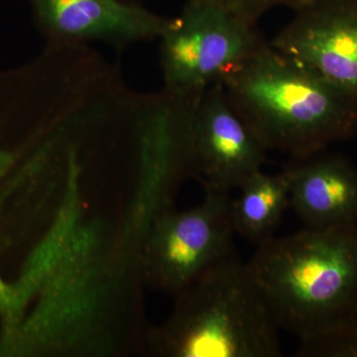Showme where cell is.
I'll return each instance as SVG.
<instances>
[{
	"instance_id": "1",
	"label": "cell",
	"mask_w": 357,
	"mask_h": 357,
	"mask_svg": "<svg viewBox=\"0 0 357 357\" xmlns=\"http://www.w3.org/2000/svg\"><path fill=\"white\" fill-rule=\"evenodd\" d=\"M281 331L298 352L340 333L357 312V225L272 237L246 262Z\"/></svg>"
},
{
	"instance_id": "2",
	"label": "cell",
	"mask_w": 357,
	"mask_h": 357,
	"mask_svg": "<svg viewBox=\"0 0 357 357\" xmlns=\"http://www.w3.org/2000/svg\"><path fill=\"white\" fill-rule=\"evenodd\" d=\"M267 150L295 159L357 135V100L268 43L218 81Z\"/></svg>"
},
{
	"instance_id": "3",
	"label": "cell",
	"mask_w": 357,
	"mask_h": 357,
	"mask_svg": "<svg viewBox=\"0 0 357 357\" xmlns=\"http://www.w3.org/2000/svg\"><path fill=\"white\" fill-rule=\"evenodd\" d=\"M155 351L177 357H280L281 330L236 251L176 295Z\"/></svg>"
},
{
	"instance_id": "4",
	"label": "cell",
	"mask_w": 357,
	"mask_h": 357,
	"mask_svg": "<svg viewBox=\"0 0 357 357\" xmlns=\"http://www.w3.org/2000/svg\"><path fill=\"white\" fill-rule=\"evenodd\" d=\"M160 40L164 91L180 98L199 96L268 44L255 23L211 0H188Z\"/></svg>"
},
{
	"instance_id": "5",
	"label": "cell",
	"mask_w": 357,
	"mask_h": 357,
	"mask_svg": "<svg viewBox=\"0 0 357 357\" xmlns=\"http://www.w3.org/2000/svg\"><path fill=\"white\" fill-rule=\"evenodd\" d=\"M231 199L229 194L206 192L197 208L167 210L154 218L144 250L150 284L176 296L236 251Z\"/></svg>"
},
{
	"instance_id": "6",
	"label": "cell",
	"mask_w": 357,
	"mask_h": 357,
	"mask_svg": "<svg viewBox=\"0 0 357 357\" xmlns=\"http://www.w3.org/2000/svg\"><path fill=\"white\" fill-rule=\"evenodd\" d=\"M267 151L220 83L195 98L190 116L191 171L206 192L229 194L238 190L262 171Z\"/></svg>"
},
{
	"instance_id": "7",
	"label": "cell",
	"mask_w": 357,
	"mask_h": 357,
	"mask_svg": "<svg viewBox=\"0 0 357 357\" xmlns=\"http://www.w3.org/2000/svg\"><path fill=\"white\" fill-rule=\"evenodd\" d=\"M270 45L357 100V0H305Z\"/></svg>"
},
{
	"instance_id": "8",
	"label": "cell",
	"mask_w": 357,
	"mask_h": 357,
	"mask_svg": "<svg viewBox=\"0 0 357 357\" xmlns=\"http://www.w3.org/2000/svg\"><path fill=\"white\" fill-rule=\"evenodd\" d=\"M40 32L56 44L102 42L126 48L160 39L172 18L136 0H29Z\"/></svg>"
},
{
	"instance_id": "9",
	"label": "cell",
	"mask_w": 357,
	"mask_h": 357,
	"mask_svg": "<svg viewBox=\"0 0 357 357\" xmlns=\"http://www.w3.org/2000/svg\"><path fill=\"white\" fill-rule=\"evenodd\" d=\"M321 153L287 167L290 208L305 227L357 225L356 167L340 155Z\"/></svg>"
},
{
	"instance_id": "10",
	"label": "cell",
	"mask_w": 357,
	"mask_h": 357,
	"mask_svg": "<svg viewBox=\"0 0 357 357\" xmlns=\"http://www.w3.org/2000/svg\"><path fill=\"white\" fill-rule=\"evenodd\" d=\"M231 199L230 213L234 232L256 246L274 237L284 213L290 208V174H255Z\"/></svg>"
},
{
	"instance_id": "11",
	"label": "cell",
	"mask_w": 357,
	"mask_h": 357,
	"mask_svg": "<svg viewBox=\"0 0 357 357\" xmlns=\"http://www.w3.org/2000/svg\"><path fill=\"white\" fill-rule=\"evenodd\" d=\"M307 357H357V312L333 337L298 354Z\"/></svg>"
},
{
	"instance_id": "12",
	"label": "cell",
	"mask_w": 357,
	"mask_h": 357,
	"mask_svg": "<svg viewBox=\"0 0 357 357\" xmlns=\"http://www.w3.org/2000/svg\"><path fill=\"white\" fill-rule=\"evenodd\" d=\"M230 13L251 23H257L263 14L276 6L296 8L305 0H211Z\"/></svg>"
}]
</instances>
